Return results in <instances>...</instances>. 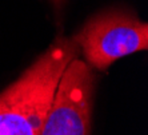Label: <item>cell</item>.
<instances>
[{
  "instance_id": "6da1fadb",
  "label": "cell",
  "mask_w": 148,
  "mask_h": 135,
  "mask_svg": "<svg viewBox=\"0 0 148 135\" xmlns=\"http://www.w3.org/2000/svg\"><path fill=\"white\" fill-rule=\"evenodd\" d=\"M76 56L77 45L58 38L0 94V135H40L59 80Z\"/></svg>"
},
{
  "instance_id": "7a4b0ae2",
  "label": "cell",
  "mask_w": 148,
  "mask_h": 135,
  "mask_svg": "<svg viewBox=\"0 0 148 135\" xmlns=\"http://www.w3.org/2000/svg\"><path fill=\"white\" fill-rule=\"evenodd\" d=\"M90 67L107 70L125 55L148 47V25L132 11L112 8L95 15L73 36Z\"/></svg>"
},
{
  "instance_id": "3957f363",
  "label": "cell",
  "mask_w": 148,
  "mask_h": 135,
  "mask_svg": "<svg viewBox=\"0 0 148 135\" xmlns=\"http://www.w3.org/2000/svg\"><path fill=\"white\" fill-rule=\"evenodd\" d=\"M95 75L79 56L66 67L40 135H90Z\"/></svg>"
},
{
  "instance_id": "277c9868",
  "label": "cell",
  "mask_w": 148,
  "mask_h": 135,
  "mask_svg": "<svg viewBox=\"0 0 148 135\" xmlns=\"http://www.w3.org/2000/svg\"><path fill=\"white\" fill-rule=\"evenodd\" d=\"M63 1H64V0H52V3L55 4V6H58V7H59V6H60V4L63 3Z\"/></svg>"
}]
</instances>
